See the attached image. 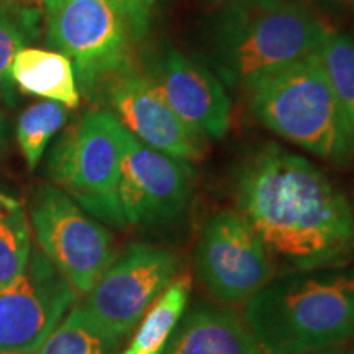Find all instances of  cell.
I'll return each mask as SVG.
<instances>
[{
    "mask_svg": "<svg viewBox=\"0 0 354 354\" xmlns=\"http://www.w3.org/2000/svg\"><path fill=\"white\" fill-rule=\"evenodd\" d=\"M234 205L271 258L295 271L342 268L354 256V207L325 172L266 146L243 166Z\"/></svg>",
    "mask_w": 354,
    "mask_h": 354,
    "instance_id": "1",
    "label": "cell"
},
{
    "mask_svg": "<svg viewBox=\"0 0 354 354\" xmlns=\"http://www.w3.org/2000/svg\"><path fill=\"white\" fill-rule=\"evenodd\" d=\"M246 326L264 354H308L354 338V268L274 277L246 302Z\"/></svg>",
    "mask_w": 354,
    "mask_h": 354,
    "instance_id": "2",
    "label": "cell"
},
{
    "mask_svg": "<svg viewBox=\"0 0 354 354\" xmlns=\"http://www.w3.org/2000/svg\"><path fill=\"white\" fill-rule=\"evenodd\" d=\"M248 88L256 117L274 133L333 165H351L354 136L318 53Z\"/></svg>",
    "mask_w": 354,
    "mask_h": 354,
    "instance_id": "3",
    "label": "cell"
},
{
    "mask_svg": "<svg viewBox=\"0 0 354 354\" xmlns=\"http://www.w3.org/2000/svg\"><path fill=\"white\" fill-rule=\"evenodd\" d=\"M330 32L320 17L294 0H253L232 10L215 35L214 61L233 86H253L268 74L320 50Z\"/></svg>",
    "mask_w": 354,
    "mask_h": 354,
    "instance_id": "4",
    "label": "cell"
},
{
    "mask_svg": "<svg viewBox=\"0 0 354 354\" xmlns=\"http://www.w3.org/2000/svg\"><path fill=\"white\" fill-rule=\"evenodd\" d=\"M127 128L113 113L91 110L61 136L50 154L48 172L87 214L123 227L117 187Z\"/></svg>",
    "mask_w": 354,
    "mask_h": 354,
    "instance_id": "5",
    "label": "cell"
},
{
    "mask_svg": "<svg viewBox=\"0 0 354 354\" xmlns=\"http://www.w3.org/2000/svg\"><path fill=\"white\" fill-rule=\"evenodd\" d=\"M30 216L44 256L77 294H87L115 259L109 230L56 185L35 192Z\"/></svg>",
    "mask_w": 354,
    "mask_h": 354,
    "instance_id": "6",
    "label": "cell"
},
{
    "mask_svg": "<svg viewBox=\"0 0 354 354\" xmlns=\"http://www.w3.org/2000/svg\"><path fill=\"white\" fill-rule=\"evenodd\" d=\"M48 43L76 71L86 94L128 63V30L112 0H43Z\"/></svg>",
    "mask_w": 354,
    "mask_h": 354,
    "instance_id": "7",
    "label": "cell"
},
{
    "mask_svg": "<svg viewBox=\"0 0 354 354\" xmlns=\"http://www.w3.org/2000/svg\"><path fill=\"white\" fill-rule=\"evenodd\" d=\"M179 259L174 253L145 243L128 246L81 304L97 328L122 343L174 281Z\"/></svg>",
    "mask_w": 354,
    "mask_h": 354,
    "instance_id": "8",
    "label": "cell"
},
{
    "mask_svg": "<svg viewBox=\"0 0 354 354\" xmlns=\"http://www.w3.org/2000/svg\"><path fill=\"white\" fill-rule=\"evenodd\" d=\"M196 271L221 302H248L272 281V258L245 218L233 210L212 216L196 248Z\"/></svg>",
    "mask_w": 354,
    "mask_h": 354,
    "instance_id": "9",
    "label": "cell"
},
{
    "mask_svg": "<svg viewBox=\"0 0 354 354\" xmlns=\"http://www.w3.org/2000/svg\"><path fill=\"white\" fill-rule=\"evenodd\" d=\"M189 161L149 148L127 131L117 201L125 225L161 227L180 218L194 196Z\"/></svg>",
    "mask_w": 354,
    "mask_h": 354,
    "instance_id": "10",
    "label": "cell"
},
{
    "mask_svg": "<svg viewBox=\"0 0 354 354\" xmlns=\"http://www.w3.org/2000/svg\"><path fill=\"white\" fill-rule=\"evenodd\" d=\"M77 295L43 251L35 250L25 272L0 289V351L37 353Z\"/></svg>",
    "mask_w": 354,
    "mask_h": 354,
    "instance_id": "11",
    "label": "cell"
},
{
    "mask_svg": "<svg viewBox=\"0 0 354 354\" xmlns=\"http://www.w3.org/2000/svg\"><path fill=\"white\" fill-rule=\"evenodd\" d=\"M104 87L115 117L136 140L156 151L189 162L202 158L205 140L179 120L151 77L127 64Z\"/></svg>",
    "mask_w": 354,
    "mask_h": 354,
    "instance_id": "12",
    "label": "cell"
},
{
    "mask_svg": "<svg viewBox=\"0 0 354 354\" xmlns=\"http://www.w3.org/2000/svg\"><path fill=\"white\" fill-rule=\"evenodd\" d=\"M158 92L179 120L201 138L227 135L232 105L220 79L177 50H167L151 77Z\"/></svg>",
    "mask_w": 354,
    "mask_h": 354,
    "instance_id": "13",
    "label": "cell"
},
{
    "mask_svg": "<svg viewBox=\"0 0 354 354\" xmlns=\"http://www.w3.org/2000/svg\"><path fill=\"white\" fill-rule=\"evenodd\" d=\"M162 354H264L232 308L198 305L183 318Z\"/></svg>",
    "mask_w": 354,
    "mask_h": 354,
    "instance_id": "14",
    "label": "cell"
},
{
    "mask_svg": "<svg viewBox=\"0 0 354 354\" xmlns=\"http://www.w3.org/2000/svg\"><path fill=\"white\" fill-rule=\"evenodd\" d=\"M10 81L25 94L57 102L68 109L79 107L81 102L76 71L63 53L21 48L13 57Z\"/></svg>",
    "mask_w": 354,
    "mask_h": 354,
    "instance_id": "15",
    "label": "cell"
},
{
    "mask_svg": "<svg viewBox=\"0 0 354 354\" xmlns=\"http://www.w3.org/2000/svg\"><path fill=\"white\" fill-rule=\"evenodd\" d=\"M192 281L189 276L176 277L156 302L141 318L131 342L120 354H162L172 335L183 322L189 305Z\"/></svg>",
    "mask_w": 354,
    "mask_h": 354,
    "instance_id": "16",
    "label": "cell"
},
{
    "mask_svg": "<svg viewBox=\"0 0 354 354\" xmlns=\"http://www.w3.org/2000/svg\"><path fill=\"white\" fill-rule=\"evenodd\" d=\"M32 256L30 225L24 205L0 192V289L15 282Z\"/></svg>",
    "mask_w": 354,
    "mask_h": 354,
    "instance_id": "17",
    "label": "cell"
},
{
    "mask_svg": "<svg viewBox=\"0 0 354 354\" xmlns=\"http://www.w3.org/2000/svg\"><path fill=\"white\" fill-rule=\"evenodd\" d=\"M118 346L120 343L97 328L76 305L35 354H118Z\"/></svg>",
    "mask_w": 354,
    "mask_h": 354,
    "instance_id": "18",
    "label": "cell"
},
{
    "mask_svg": "<svg viewBox=\"0 0 354 354\" xmlns=\"http://www.w3.org/2000/svg\"><path fill=\"white\" fill-rule=\"evenodd\" d=\"M318 56L354 136V39L330 30Z\"/></svg>",
    "mask_w": 354,
    "mask_h": 354,
    "instance_id": "19",
    "label": "cell"
},
{
    "mask_svg": "<svg viewBox=\"0 0 354 354\" xmlns=\"http://www.w3.org/2000/svg\"><path fill=\"white\" fill-rule=\"evenodd\" d=\"M68 110L57 102L43 100L20 115L17 123V140L30 171L37 167L50 140L68 120Z\"/></svg>",
    "mask_w": 354,
    "mask_h": 354,
    "instance_id": "20",
    "label": "cell"
},
{
    "mask_svg": "<svg viewBox=\"0 0 354 354\" xmlns=\"http://www.w3.org/2000/svg\"><path fill=\"white\" fill-rule=\"evenodd\" d=\"M39 12L21 2H0V94L10 87L13 57L38 35Z\"/></svg>",
    "mask_w": 354,
    "mask_h": 354,
    "instance_id": "21",
    "label": "cell"
},
{
    "mask_svg": "<svg viewBox=\"0 0 354 354\" xmlns=\"http://www.w3.org/2000/svg\"><path fill=\"white\" fill-rule=\"evenodd\" d=\"M125 21L128 33L140 39L148 33L153 3L149 0H112Z\"/></svg>",
    "mask_w": 354,
    "mask_h": 354,
    "instance_id": "22",
    "label": "cell"
},
{
    "mask_svg": "<svg viewBox=\"0 0 354 354\" xmlns=\"http://www.w3.org/2000/svg\"><path fill=\"white\" fill-rule=\"evenodd\" d=\"M308 354H342V353L333 351V349H325V351H317V353H308Z\"/></svg>",
    "mask_w": 354,
    "mask_h": 354,
    "instance_id": "23",
    "label": "cell"
},
{
    "mask_svg": "<svg viewBox=\"0 0 354 354\" xmlns=\"http://www.w3.org/2000/svg\"><path fill=\"white\" fill-rule=\"evenodd\" d=\"M0 354H35V353H19V351H0Z\"/></svg>",
    "mask_w": 354,
    "mask_h": 354,
    "instance_id": "24",
    "label": "cell"
},
{
    "mask_svg": "<svg viewBox=\"0 0 354 354\" xmlns=\"http://www.w3.org/2000/svg\"><path fill=\"white\" fill-rule=\"evenodd\" d=\"M21 2H28V3H41L43 0H21Z\"/></svg>",
    "mask_w": 354,
    "mask_h": 354,
    "instance_id": "25",
    "label": "cell"
},
{
    "mask_svg": "<svg viewBox=\"0 0 354 354\" xmlns=\"http://www.w3.org/2000/svg\"><path fill=\"white\" fill-rule=\"evenodd\" d=\"M0 2H8V3H13V2H21V0H0Z\"/></svg>",
    "mask_w": 354,
    "mask_h": 354,
    "instance_id": "26",
    "label": "cell"
},
{
    "mask_svg": "<svg viewBox=\"0 0 354 354\" xmlns=\"http://www.w3.org/2000/svg\"><path fill=\"white\" fill-rule=\"evenodd\" d=\"M3 131V125H2V117H0V135H2Z\"/></svg>",
    "mask_w": 354,
    "mask_h": 354,
    "instance_id": "27",
    "label": "cell"
},
{
    "mask_svg": "<svg viewBox=\"0 0 354 354\" xmlns=\"http://www.w3.org/2000/svg\"><path fill=\"white\" fill-rule=\"evenodd\" d=\"M149 2H151V3H154V2H156V0H149Z\"/></svg>",
    "mask_w": 354,
    "mask_h": 354,
    "instance_id": "28",
    "label": "cell"
}]
</instances>
